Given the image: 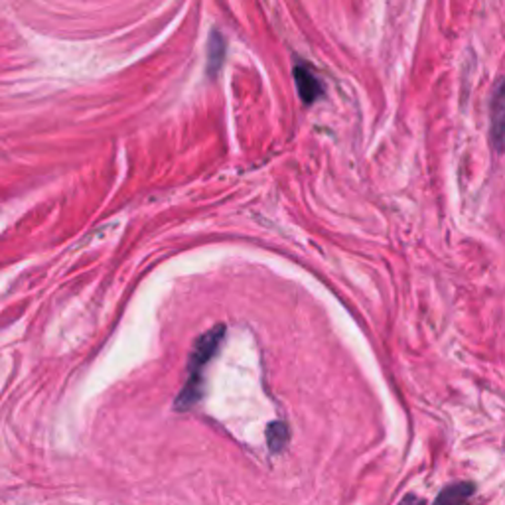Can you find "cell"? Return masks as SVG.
<instances>
[{"instance_id":"cell-3","label":"cell","mask_w":505,"mask_h":505,"mask_svg":"<svg viewBox=\"0 0 505 505\" xmlns=\"http://www.w3.org/2000/svg\"><path fill=\"white\" fill-rule=\"evenodd\" d=\"M474 484L470 482H456L444 488L437 496L432 505H464L474 494Z\"/></svg>"},{"instance_id":"cell-1","label":"cell","mask_w":505,"mask_h":505,"mask_svg":"<svg viewBox=\"0 0 505 505\" xmlns=\"http://www.w3.org/2000/svg\"><path fill=\"white\" fill-rule=\"evenodd\" d=\"M225 335V328L223 326H215L211 332L203 334L201 338L196 342L194 352L190 356V366H188V381L184 385V389L180 391L178 399L174 403L176 411H188V408L194 407L203 393V377L201 371L210 364V359L218 352V347Z\"/></svg>"},{"instance_id":"cell-6","label":"cell","mask_w":505,"mask_h":505,"mask_svg":"<svg viewBox=\"0 0 505 505\" xmlns=\"http://www.w3.org/2000/svg\"><path fill=\"white\" fill-rule=\"evenodd\" d=\"M288 442V427L284 423H281V420H276V423H271L267 427V444L271 452L279 454L281 450H284Z\"/></svg>"},{"instance_id":"cell-7","label":"cell","mask_w":505,"mask_h":505,"mask_svg":"<svg viewBox=\"0 0 505 505\" xmlns=\"http://www.w3.org/2000/svg\"><path fill=\"white\" fill-rule=\"evenodd\" d=\"M397 505H427V503H425V500H420L418 496L408 494V496H405Z\"/></svg>"},{"instance_id":"cell-4","label":"cell","mask_w":505,"mask_h":505,"mask_svg":"<svg viewBox=\"0 0 505 505\" xmlns=\"http://www.w3.org/2000/svg\"><path fill=\"white\" fill-rule=\"evenodd\" d=\"M491 137H494L496 149H501V140H503V81L500 79L496 83V93H494V101H491Z\"/></svg>"},{"instance_id":"cell-2","label":"cell","mask_w":505,"mask_h":505,"mask_svg":"<svg viewBox=\"0 0 505 505\" xmlns=\"http://www.w3.org/2000/svg\"><path fill=\"white\" fill-rule=\"evenodd\" d=\"M294 81H296L300 99H303L306 105L314 103L322 95V83L316 77L314 71H312L306 64L294 66Z\"/></svg>"},{"instance_id":"cell-5","label":"cell","mask_w":505,"mask_h":505,"mask_svg":"<svg viewBox=\"0 0 505 505\" xmlns=\"http://www.w3.org/2000/svg\"><path fill=\"white\" fill-rule=\"evenodd\" d=\"M225 56V42L220 32H213L210 36V47H208V62H210V74L213 76L223 64Z\"/></svg>"}]
</instances>
